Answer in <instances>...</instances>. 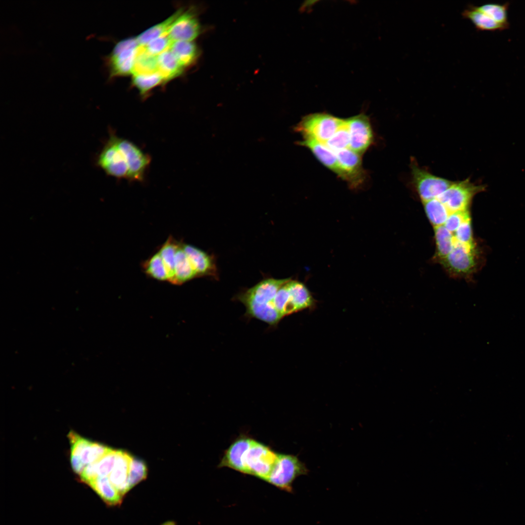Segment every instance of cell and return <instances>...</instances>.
I'll list each match as a JSON object with an SVG mask.
<instances>
[{"instance_id": "ffe728a7", "label": "cell", "mask_w": 525, "mask_h": 525, "mask_svg": "<svg viewBox=\"0 0 525 525\" xmlns=\"http://www.w3.org/2000/svg\"><path fill=\"white\" fill-rule=\"evenodd\" d=\"M157 63L158 71L164 81L178 76L184 68L169 48L157 56Z\"/></svg>"}, {"instance_id": "2e32d148", "label": "cell", "mask_w": 525, "mask_h": 525, "mask_svg": "<svg viewBox=\"0 0 525 525\" xmlns=\"http://www.w3.org/2000/svg\"><path fill=\"white\" fill-rule=\"evenodd\" d=\"M298 144L308 148L316 158L325 167L334 173L339 177L341 171L335 153L325 144L310 139H302Z\"/></svg>"}, {"instance_id": "4dcf8cb0", "label": "cell", "mask_w": 525, "mask_h": 525, "mask_svg": "<svg viewBox=\"0 0 525 525\" xmlns=\"http://www.w3.org/2000/svg\"><path fill=\"white\" fill-rule=\"evenodd\" d=\"M111 449L104 444L88 440L83 450L81 458L85 465H88L100 460Z\"/></svg>"}, {"instance_id": "44dd1931", "label": "cell", "mask_w": 525, "mask_h": 525, "mask_svg": "<svg viewBox=\"0 0 525 525\" xmlns=\"http://www.w3.org/2000/svg\"><path fill=\"white\" fill-rule=\"evenodd\" d=\"M169 49L183 67L193 63L198 54L196 46L192 41H173Z\"/></svg>"}, {"instance_id": "f1b7e54d", "label": "cell", "mask_w": 525, "mask_h": 525, "mask_svg": "<svg viewBox=\"0 0 525 525\" xmlns=\"http://www.w3.org/2000/svg\"><path fill=\"white\" fill-rule=\"evenodd\" d=\"M509 3L504 4L489 3L476 6L477 8L497 23L508 28L509 26L508 10Z\"/></svg>"}, {"instance_id": "1f68e13d", "label": "cell", "mask_w": 525, "mask_h": 525, "mask_svg": "<svg viewBox=\"0 0 525 525\" xmlns=\"http://www.w3.org/2000/svg\"><path fill=\"white\" fill-rule=\"evenodd\" d=\"M163 80L158 71L145 74L133 75V84L144 95L151 89L158 85Z\"/></svg>"}, {"instance_id": "e575fe53", "label": "cell", "mask_w": 525, "mask_h": 525, "mask_svg": "<svg viewBox=\"0 0 525 525\" xmlns=\"http://www.w3.org/2000/svg\"><path fill=\"white\" fill-rule=\"evenodd\" d=\"M117 450L111 449L100 460L96 461V471L98 476L109 475L114 467Z\"/></svg>"}, {"instance_id": "603a6c76", "label": "cell", "mask_w": 525, "mask_h": 525, "mask_svg": "<svg viewBox=\"0 0 525 525\" xmlns=\"http://www.w3.org/2000/svg\"><path fill=\"white\" fill-rule=\"evenodd\" d=\"M158 71L157 56L149 53L144 46L137 49L132 73H150Z\"/></svg>"}, {"instance_id": "8992f818", "label": "cell", "mask_w": 525, "mask_h": 525, "mask_svg": "<svg viewBox=\"0 0 525 525\" xmlns=\"http://www.w3.org/2000/svg\"><path fill=\"white\" fill-rule=\"evenodd\" d=\"M411 173L412 183L422 202L436 198L453 182L433 175L414 160L411 163Z\"/></svg>"}, {"instance_id": "7402d4cb", "label": "cell", "mask_w": 525, "mask_h": 525, "mask_svg": "<svg viewBox=\"0 0 525 525\" xmlns=\"http://www.w3.org/2000/svg\"><path fill=\"white\" fill-rule=\"evenodd\" d=\"M287 285L293 302L298 312L312 306L314 300L303 283L289 280Z\"/></svg>"}, {"instance_id": "d590c367", "label": "cell", "mask_w": 525, "mask_h": 525, "mask_svg": "<svg viewBox=\"0 0 525 525\" xmlns=\"http://www.w3.org/2000/svg\"><path fill=\"white\" fill-rule=\"evenodd\" d=\"M172 42L166 34L152 40L144 46L149 53L158 56L168 49Z\"/></svg>"}, {"instance_id": "d6986e66", "label": "cell", "mask_w": 525, "mask_h": 525, "mask_svg": "<svg viewBox=\"0 0 525 525\" xmlns=\"http://www.w3.org/2000/svg\"><path fill=\"white\" fill-rule=\"evenodd\" d=\"M462 16L470 20L478 30L494 31L507 28L479 10L476 6L469 5L464 10Z\"/></svg>"}, {"instance_id": "484cf974", "label": "cell", "mask_w": 525, "mask_h": 525, "mask_svg": "<svg viewBox=\"0 0 525 525\" xmlns=\"http://www.w3.org/2000/svg\"><path fill=\"white\" fill-rule=\"evenodd\" d=\"M142 266L144 272L148 276L156 280L169 282V271L158 252L146 260Z\"/></svg>"}, {"instance_id": "9a60e30c", "label": "cell", "mask_w": 525, "mask_h": 525, "mask_svg": "<svg viewBox=\"0 0 525 525\" xmlns=\"http://www.w3.org/2000/svg\"><path fill=\"white\" fill-rule=\"evenodd\" d=\"M182 246L198 277L214 275L216 267L212 258L209 255L192 245L182 243Z\"/></svg>"}, {"instance_id": "7a4b0ae2", "label": "cell", "mask_w": 525, "mask_h": 525, "mask_svg": "<svg viewBox=\"0 0 525 525\" xmlns=\"http://www.w3.org/2000/svg\"><path fill=\"white\" fill-rule=\"evenodd\" d=\"M117 137L112 130L109 131L108 139L98 155L96 163L108 175L128 180L127 159L118 144Z\"/></svg>"}, {"instance_id": "6da1fadb", "label": "cell", "mask_w": 525, "mask_h": 525, "mask_svg": "<svg viewBox=\"0 0 525 525\" xmlns=\"http://www.w3.org/2000/svg\"><path fill=\"white\" fill-rule=\"evenodd\" d=\"M346 119L321 112L307 115L295 127L303 139H310L325 144L344 124Z\"/></svg>"}, {"instance_id": "f546056e", "label": "cell", "mask_w": 525, "mask_h": 525, "mask_svg": "<svg viewBox=\"0 0 525 525\" xmlns=\"http://www.w3.org/2000/svg\"><path fill=\"white\" fill-rule=\"evenodd\" d=\"M148 468L143 460L131 456L128 477L129 490L146 479Z\"/></svg>"}, {"instance_id": "e0dca14e", "label": "cell", "mask_w": 525, "mask_h": 525, "mask_svg": "<svg viewBox=\"0 0 525 525\" xmlns=\"http://www.w3.org/2000/svg\"><path fill=\"white\" fill-rule=\"evenodd\" d=\"M88 485L108 506H117L121 504L123 496L106 476H97Z\"/></svg>"}, {"instance_id": "f35d334b", "label": "cell", "mask_w": 525, "mask_h": 525, "mask_svg": "<svg viewBox=\"0 0 525 525\" xmlns=\"http://www.w3.org/2000/svg\"><path fill=\"white\" fill-rule=\"evenodd\" d=\"M164 525H172V523H167L166 524H165Z\"/></svg>"}, {"instance_id": "d4e9b609", "label": "cell", "mask_w": 525, "mask_h": 525, "mask_svg": "<svg viewBox=\"0 0 525 525\" xmlns=\"http://www.w3.org/2000/svg\"><path fill=\"white\" fill-rule=\"evenodd\" d=\"M181 13L182 11L179 9L162 22L149 28L139 35L136 39L139 45L145 46L152 40L166 35L173 22Z\"/></svg>"}, {"instance_id": "ba28073f", "label": "cell", "mask_w": 525, "mask_h": 525, "mask_svg": "<svg viewBox=\"0 0 525 525\" xmlns=\"http://www.w3.org/2000/svg\"><path fill=\"white\" fill-rule=\"evenodd\" d=\"M476 261L475 246L464 245L455 240L452 251L440 260L448 272L457 276H467L473 272Z\"/></svg>"}, {"instance_id": "74e56055", "label": "cell", "mask_w": 525, "mask_h": 525, "mask_svg": "<svg viewBox=\"0 0 525 525\" xmlns=\"http://www.w3.org/2000/svg\"><path fill=\"white\" fill-rule=\"evenodd\" d=\"M80 476L81 481L87 484L97 477L98 475L96 471V462L89 464L85 466Z\"/></svg>"}, {"instance_id": "cb8c5ba5", "label": "cell", "mask_w": 525, "mask_h": 525, "mask_svg": "<svg viewBox=\"0 0 525 525\" xmlns=\"http://www.w3.org/2000/svg\"><path fill=\"white\" fill-rule=\"evenodd\" d=\"M180 244V242L170 236L158 251L169 271V282L171 283H173L175 278V256Z\"/></svg>"}, {"instance_id": "83f0119b", "label": "cell", "mask_w": 525, "mask_h": 525, "mask_svg": "<svg viewBox=\"0 0 525 525\" xmlns=\"http://www.w3.org/2000/svg\"><path fill=\"white\" fill-rule=\"evenodd\" d=\"M436 254L440 261L452 251L454 243L453 233L443 225L434 227Z\"/></svg>"}, {"instance_id": "836d02e7", "label": "cell", "mask_w": 525, "mask_h": 525, "mask_svg": "<svg viewBox=\"0 0 525 525\" xmlns=\"http://www.w3.org/2000/svg\"><path fill=\"white\" fill-rule=\"evenodd\" d=\"M453 234L455 241L466 245L475 246L472 237L471 217L465 220Z\"/></svg>"}, {"instance_id": "5bb4252c", "label": "cell", "mask_w": 525, "mask_h": 525, "mask_svg": "<svg viewBox=\"0 0 525 525\" xmlns=\"http://www.w3.org/2000/svg\"><path fill=\"white\" fill-rule=\"evenodd\" d=\"M131 456L125 451L117 450L115 464L109 475L111 483L123 497L129 491L128 477Z\"/></svg>"}, {"instance_id": "3957f363", "label": "cell", "mask_w": 525, "mask_h": 525, "mask_svg": "<svg viewBox=\"0 0 525 525\" xmlns=\"http://www.w3.org/2000/svg\"><path fill=\"white\" fill-rule=\"evenodd\" d=\"M309 470L297 456L278 454L276 463L266 481L288 492L293 491L292 483L298 476L306 475Z\"/></svg>"}, {"instance_id": "d6a6232c", "label": "cell", "mask_w": 525, "mask_h": 525, "mask_svg": "<svg viewBox=\"0 0 525 525\" xmlns=\"http://www.w3.org/2000/svg\"><path fill=\"white\" fill-rule=\"evenodd\" d=\"M325 144L333 152L349 148L350 134L347 119H346L344 124Z\"/></svg>"}, {"instance_id": "4316f807", "label": "cell", "mask_w": 525, "mask_h": 525, "mask_svg": "<svg viewBox=\"0 0 525 525\" xmlns=\"http://www.w3.org/2000/svg\"><path fill=\"white\" fill-rule=\"evenodd\" d=\"M425 212L434 227L444 225L451 213L438 199L423 202Z\"/></svg>"}, {"instance_id": "5b68a950", "label": "cell", "mask_w": 525, "mask_h": 525, "mask_svg": "<svg viewBox=\"0 0 525 525\" xmlns=\"http://www.w3.org/2000/svg\"><path fill=\"white\" fill-rule=\"evenodd\" d=\"M278 454L252 439L244 459L245 473L266 481L276 463Z\"/></svg>"}, {"instance_id": "30bf717a", "label": "cell", "mask_w": 525, "mask_h": 525, "mask_svg": "<svg viewBox=\"0 0 525 525\" xmlns=\"http://www.w3.org/2000/svg\"><path fill=\"white\" fill-rule=\"evenodd\" d=\"M349 149L362 156L372 144L374 136L369 119L364 114L347 119Z\"/></svg>"}, {"instance_id": "7c38bea8", "label": "cell", "mask_w": 525, "mask_h": 525, "mask_svg": "<svg viewBox=\"0 0 525 525\" xmlns=\"http://www.w3.org/2000/svg\"><path fill=\"white\" fill-rule=\"evenodd\" d=\"M200 27L198 20L191 12L181 13L173 22L167 35L173 41H192L199 35Z\"/></svg>"}, {"instance_id": "9c48e42d", "label": "cell", "mask_w": 525, "mask_h": 525, "mask_svg": "<svg viewBox=\"0 0 525 525\" xmlns=\"http://www.w3.org/2000/svg\"><path fill=\"white\" fill-rule=\"evenodd\" d=\"M338 160L341 177L353 189L361 187L366 179L361 156L349 148L334 152Z\"/></svg>"}, {"instance_id": "8fae6325", "label": "cell", "mask_w": 525, "mask_h": 525, "mask_svg": "<svg viewBox=\"0 0 525 525\" xmlns=\"http://www.w3.org/2000/svg\"><path fill=\"white\" fill-rule=\"evenodd\" d=\"M117 142L127 159L129 168L128 180L143 181L145 172L151 163L150 156L144 153L135 144L127 140L118 137Z\"/></svg>"}, {"instance_id": "52a82bcc", "label": "cell", "mask_w": 525, "mask_h": 525, "mask_svg": "<svg viewBox=\"0 0 525 525\" xmlns=\"http://www.w3.org/2000/svg\"><path fill=\"white\" fill-rule=\"evenodd\" d=\"M139 46L136 38L124 39L116 44L111 53L105 58L110 77L132 73Z\"/></svg>"}, {"instance_id": "ac0fdd59", "label": "cell", "mask_w": 525, "mask_h": 525, "mask_svg": "<svg viewBox=\"0 0 525 525\" xmlns=\"http://www.w3.org/2000/svg\"><path fill=\"white\" fill-rule=\"evenodd\" d=\"M196 277H198L197 275L180 242L175 256V278L172 284H182Z\"/></svg>"}, {"instance_id": "8d00e7d4", "label": "cell", "mask_w": 525, "mask_h": 525, "mask_svg": "<svg viewBox=\"0 0 525 525\" xmlns=\"http://www.w3.org/2000/svg\"><path fill=\"white\" fill-rule=\"evenodd\" d=\"M470 217L469 210L452 212L450 214L443 226L453 233L465 220Z\"/></svg>"}, {"instance_id": "277c9868", "label": "cell", "mask_w": 525, "mask_h": 525, "mask_svg": "<svg viewBox=\"0 0 525 525\" xmlns=\"http://www.w3.org/2000/svg\"><path fill=\"white\" fill-rule=\"evenodd\" d=\"M485 185H476L467 178L453 181L452 185L436 198L450 213L468 210L473 197L485 191Z\"/></svg>"}, {"instance_id": "4fadbf2b", "label": "cell", "mask_w": 525, "mask_h": 525, "mask_svg": "<svg viewBox=\"0 0 525 525\" xmlns=\"http://www.w3.org/2000/svg\"><path fill=\"white\" fill-rule=\"evenodd\" d=\"M252 440L245 436L235 440L225 452L218 467H228L245 473L244 459Z\"/></svg>"}]
</instances>
